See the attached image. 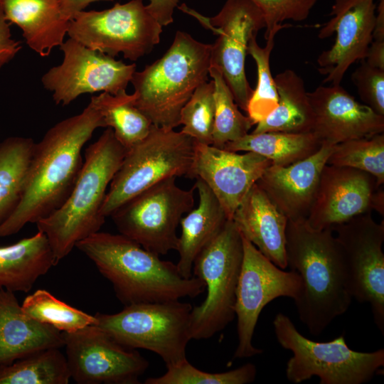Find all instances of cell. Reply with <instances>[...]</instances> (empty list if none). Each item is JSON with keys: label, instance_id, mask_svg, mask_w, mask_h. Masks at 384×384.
Instances as JSON below:
<instances>
[{"label": "cell", "instance_id": "cell-8", "mask_svg": "<svg viewBox=\"0 0 384 384\" xmlns=\"http://www.w3.org/2000/svg\"><path fill=\"white\" fill-rule=\"evenodd\" d=\"M195 141L189 136L152 124L148 134L126 150L101 208L110 217L125 202L157 183L188 176L194 156Z\"/></svg>", "mask_w": 384, "mask_h": 384}, {"label": "cell", "instance_id": "cell-43", "mask_svg": "<svg viewBox=\"0 0 384 384\" xmlns=\"http://www.w3.org/2000/svg\"><path fill=\"white\" fill-rule=\"evenodd\" d=\"M363 60L370 66L384 70V41L373 40Z\"/></svg>", "mask_w": 384, "mask_h": 384}, {"label": "cell", "instance_id": "cell-39", "mask_svg": "<svg viewBox=\"0 0 384 384\" xmlns=\"http://www.w3.org/2000/svg\"><path fill=\"white\" fill-rule=\"evenodd\" d=\"M351 79L365 105L384 116V70L362 60L352 73Z\"/></svg>", "mask_w": 384, "mask_h": 384}, {"label": "cell", "instance_id": "cell-35", "mask_svg": "<svg viewBox=\"0 0 384 384\" xmlns=\"http://www.w3.org/2000/svg\"><path fill=\"white\" fill-rule=\"evenodd\" d=\"M326 164L367 172L382 186L384 183V134L335 144Z\"/></svg>", "mask_w": 384, "mask_h": 384}, {"label": "cell", "instance_id": "cell-19", "mask_svg": "<svg viewBox=\"0 0 384 384\" xmlns=\"http://www.w3.org/2000/svg\"><path fill=\"white\" fill-rule=\"evenodd\" d=\"M380 186L370 174L326 164L306 220L312 228L321 230L370 213L374 193Z\"/></svg>", "mask_w": 384, "mask_h": 384}, {"label": "cell", "instance_id": "cell-27", "mask_svg": "<svg viewBox=\"0 0 384 384\" xmlns=\"http://www.w3.org/2000/svg\"><path fill=\"white\" fill-rule=\"evenodd\" d=\"M274 80L278 105L267 118L256 124L251 133L313 132L314 113L303 79L294 70L287 69L276 75Z\"/></svg>", "mask_w": 384, "mask_h": 384}, {"label": "cell", "instance_id": "cell-13", "mask_svg": "<svg viewBox=\"0 0 384 384\" xmlns=\"http://www.w3.org/2000/svg\"><path fill=\"white\" fill-rule=\"evenodd\" d=\"M243 257L235 293L238 345L234 359L262 353L252 344L259 316L264 307L276 298L296 299L301 288L299 275L285 271L264 256L242 236Z\"/></svg>", "mask_w": 384, "mask_h": 384}, {"label": "cell", "instance_id": "cell-42", "mask_svg": "<svg viewBox=\"0 0 384 384\" xmlns=\"http://www.w3.org/2000/svg\"><path fill=\"white\" fill-rule=\"evenodd\" d=\"M99 1L114 0H58V2L63 17L67 21H70L77 14L84 11L89 4Z\"/></svg>", "mask_w": 384, "mask_h": 384}, {"label": "cell", "instance_id": "cell-10", "mask_svg": "<svg viewBox=\"0 0 384 384\" xmlns=\"http://www.w3.org/2000/svg\"><path fill=\"white\" fill-rule=\"evenodd\" d=\"M164 179L125 202L110 216L119 233L158 255L176 250L177 228L194 206V186L179 187Z\"/></svg>", "mask_w": 384, "mask_h": 384}, {"label": "cell", "instance_id": "cell-2", "mask_svg": "<svg viewBox=\"0 0 384 384\" xmlns=\"http://www.w3.org/2000/svg\"><path fill=\"white\" fill-rule=\"evenodd\" d=\"M286 255L287 267L301 279L294 300L299 318L311 334L318 336L352 301L341 247L331 228H314L306 218L288 220Z\"/></svg>", "mask_w": 384, "mask_h": 384}, {"label": "cell", "instance_id": "cell-32", "mask_svg": "<svg viewBox=\"0 0 384 384\" xmlns=\"http://www.w3.org/2000/svg\"><path fill=\"white\" fill-rule=\"evenodd\" d=\"M209 75L214 84L215 117L212 145L223 149L247 134L253 124L238 109L221 73L210 66Z\"/></svg>", "mask_w": 384, "mask_h": 384}, {"label": "cell", "instance_id": "cell-24", "mask_svg": "<svg viewBox=\"0 0 384 384\" xmlns=\"http://www.w3.org/2000/svg\"><path fill=\"white\" fill-rule=\"evenodd\" d=\"M0 5L6 21L21 29L26 44L41 57L64 42L70 21L58 0H0Z\"/></svg>", "mask_w": 384, "mask_h": 384}, {"label": "cell", "instance_id": "cell-18", "mask_svg": "<svg viewBox=\"0 0 384 384\" xmlns=\"http://www.w3.org/2000/svg\"><path fill=\"white\" fill-rule=\"evenodd\" d=\"M239 154L195 142L193 160L187 177L200 178L214 193L228 219L244 197L272 164L252 151Z\"/></svg>", "mask_w": 384, "mask_h": 384}, {"label": "cell", "instance_id": "cell-38", "mask_svg": "<svg viewBox=\"0 0 384 384\" xmlns=\"http://www.w3.org/2000/svg\"><path fill=\"white\" fill-rule=\"evenodd\" d=\"M262 12L265 22V38L272 31H279L287 20H306L318 0H250Z\"/></svg>", "mask_w": 384, "mask_h": 384}, {"label": "cell", "instance_id": "cell-1", "mask_svg": "<svg viewBox=\"0 0 384 384\" xmlns=\"http://www.w3.org/2000/svg\"><path fill=\"white\" fill-rule=\"evenodd\" d=\"M99 127L105 124L90 100L82 112L58 122L35 144L21 201L0 225V238L36 223L63 205L82 166V149Z\"/></svg>", "mask_w": 384, "mask_h": 384}, {"label": "cell", "instance_id": "cell-45", "mask_svg": "<svg viewBox=\"0 0 384 384\" xmlns=\"http://www.w3.org/2000/svg\"><path fill=\"white\" fill-rule=\"evenodd\" d=\"M373 210H375L380 215L384 214V192L380 186L375 192L373 198Z\"/></svg>", "mask_w": 384, "mask_h": 384}, {"label": "cell", "instance_id": "cell-30", "mask_svg": "<svg viewBox=\"0 0 384 384\" xmlns=\"http://www.w3.org/2000/svg\"><path fill=\"white\" fill-rule=\"evenodd\" d=\"M135 95L126 90L116 95L102 92L91 97L105 127L111 128L119 143L129 149L149 132L152 123L134 105Z\"/></svg>", "mask_w": 384, "mask_h": 384}, {"label": "cell", "instance_id": "cell-11", "mask_svg": "<svg viewBox=\"0 0 384 384\" xmlns=\"http://www.w3.org/2000/svg\"><path fill=\"white\" fill-rule=\"evenodd\" d=\"M162 26L143 0L115 4L102 11H82L68 24L70 38L112 57L122 53L136 61L149 54L160 41Z\"/></svg>", "mask_w": 384, "mask_h": 384}, {"label": "cell", "instance_id": "cell-36", "mask_svg": "<svg viewBox=\"0 0 384 384\" xmlns=\"http://www.w3.org/2000/svg\"><path fill=\"white\" fill-rule=\"evenodd\" d=\"M163 375L149 378L145 384H247L256 378L255 365L247 363L234 370L222 373H208L196 368L186 359L166 367Z\"/></svg>", "mask_w": 384, "mask_h": 384}, {"label": "cell", "instance_id": "cell-5", "mask_svg": "<svg viewBox=\"0 0 384 384\" xmlns=\"http://www.w3.org/2000/svg\"><path fill=\"white\" fill-rule=\"evenodd\" d=\"M210 48L211 44L178 31L161 58L134 73V105L152 124L165 129L180 125L183 107L208 80Z\"/></svg>", "mask_w": 384, "mask_h": 384}, {"label": "cell", "instance_id": "cell-26", "mask_svg": "<svg viewBox=\"0 0 384 384\" xmlns=\"http://www.w3.org/2000/svg\"><path fill=\"white\" fill-rule=\"evenodd\" d=\"M52 266H55L52 250L41 231L12 245L0 246V289L28 292Z\"/></svg>", "mask_w": 384, "mask_h": 384}, {"label": "cell", "instance_id": "cell-4", "mask_svg": "<svg viewBox=\"0 0 384 384\" xmlns=\"http://www.w3.org/2000/svg\"><path fill=\"white\" fill-rule=\"evenodd\" d=\"M126 149L107 127L85 151L78 179L69 196L56 210L36 224L44 233L56 265L77 242L100 231L105 218L101 215L107 188L118 171Z\"/></svg>", "mask_w": 384, "mask_h": 384}, {"label": "cell", "instance_id": "cell-21", "mask_svg": "<svg viewBox=\"0 0 384 384\" xmlns=\"http://www.w3.org/2000/svg\"><path fill=\"white\" fill-rule=\"evenodd\" d=\"M334 146L323 144L314 154L289 166L271 164L256 181L288 220L307 218Z\"/></svg>", "mask_w": 384, "mask_h": 384}, {"label": "cell", "instance_id": "cell-31", "mask_svg": "<svg viewBox=\"0 0 384 384\" xmlns=\"http://www.w3.org/2000/svg\"><path fill=\"white\" fill-rule=\"evenodd\" d=\"M66 356L58 348L42 349L0 366V384H68Z\"/></svg>", "mask_w": 384, "mask_h": 384}, {"label": "cell", "instance_id": "cell-16", "mask_svg": "<svg viewBox=\"0 0 384 384\" xmlns=\"http://www.w3.org/2000/svg\"><path fill=\"white\" fill-rule=\"evenodd\" d=\"M71 378L79 384H137L149 363L95 324L63 332Z\"/></svg>", "mask_w": 384, "mask_h": 384}, {"label": "cell", "instance_id": "cell-29", "mask_svg": "<svg viewBox=\"0 0 384 384\" xmlns=\"http://www.w3.org/2000/svg\"><path fill=\"white\" fill-rule=\"evenodd\" d=\"M35 142L10 137L0 142V225L18 206L24 189Z\"/></svg>", "mask_w": 384, "mask_h": 384}, {"label": "cell", "instance_id": "cell-3", "mask_svg": "<svg viewBox=\"0 0 384 384\" xmlns=\"http://www.w3.org/2000/svg\"><path fill=\"white\" fill-rule=\"evenodd\" d=\"M75 247L112 284L124 306L195 298L206 290L200 278L183 277L176 264L161 260L120 233L97 231L77 242Z\"/></svg>", "mask_w": 384, "mask_h": 384}, {"label": "cell", "instance_id": "cell-7", "mask_svg": "<svg viewBox=\"0 0 384 384\" xmlns=\"http://www.w3.org/2000/svg\"><path fill=\"white\" fill-rule=\"evenodd\" d=\"M192 305L179 300L136 303L115 314L97 312L95 325L120 344L157 354L166 367L187 359Z\"/></svg>", "mask_w": 384, "mask_h": 384}, {"label": "cell", "instance_id": "cell-37", "mask_svg": "<svg viewBox=\"0 0 384 384\" xmlns=\"http://www.w3.org/2000/svg\"><path fill=\"white\" fill-rule=\"evenodd\" d=\"M214 84L213 80L200 85L180 114L181 132L196 142L212 145L215 117Z\"/></svg>", "mask_w": 384, "mask_h": 384}, {"label": "cell", "instance_id": "cell-40", "mask_svg": "<svg viewBox=\"0 0 384 384\" xmlns=\"http://www.w3.org/2000/svg\"><path fill=\"white\" fill-rule=\"evenodd\" d=\"M10 24L0 5V68L10 62L21 49V41L11 38Z\"/></svg>", "mask_w": 384, "mask_h": 384}, {"label": "cell", "instance_id": "cell-28", "mask_svg": "<svg viewBox=\"0 0 384 384\" xmlns=\"http://www.w3.org/2000/svg\"><path fill=\"white\" fill-rule=\"evenodd\" d=\"M321 145L313 132H266L248 133L234 142L227 143L223 149L235 152H255L270 159L272 164L286 166L310 156Z\"/></svg>", "mask_w": 384, "mask_h": 384}, {"label": "cell", "instance_id": "cell-25", "mask_svg": "<svg viewBox=\"0 0 384 384\" xmlns=\"http://www.w3.org/2000/svg\"><path fill=\"white\" fill-rule=\"evenodd\" d=\"M194 187L198 194V204L184 215L180 222L176 263L179 273L185 278L193 276V262L201 251L222 230L228 217L218 200L200 178Z\"/></svg>", "mask_w": 384, "mask_h": 384}, {"label": "cell", "instance_id": "cell-34", "mask_svg": "<svg viewBox=\"0 0 384 384\" xmlns=\"http://www.w3.org/2000/svg\"><path fill=\"white\" fill-rule=\"evenodd\" d=\"M21 307L32 319L64 333L73 332L97 321L95 316L66 304L46 289H37L27 296Z\"/></svg>", "mask_w": 384, "mask_h": 384}, {"label": "cell", "instance_id": "cell-23", "mask_svg": "<svg viewBox=\"0 0 384 384\" xmlns=\"http://www.w3.org/2000/svg\"><path fill=\"white\" fill-rule=\"evenodd\" d=\"M62 347L63 332L30 317L14 292L0 289V366L42 349Z\"/></svg>", "mask_w": 384, "mask_h": 384}, {"label": "cell", "instance_id": "cell-22", "mask_svg": "<svg viewBox=\"0 0 384 384\" xmlns=\"http://www.w3.org/2000/svg\"><path fill=\"white\" fill-rule=\"evenodd\" d=\"M232 220L241 235L281 269L287 267L286 230L288 218L255 183Z\"/></svg>", "mask_w": 384, "mask_h": 384}, {"label": "cell", "instance_id": "cell-9", "mask_svg": "<svg viewBox=\"0 0 384 384\" xmlns=\"http://www.w3.org/2000/svg\"><path fill=\"white\" fill-rule=\"evenodd\" d=\"M243 257L242 238L232 219L196 256L193 275L206 285L204 301L192 308V339H207L235 317V293Z\"/></svg>", "mask_w": 384, "mask_h": 384}, {"label": "cell", "instance_id": "cell-6", "mask_svg": "<svg viewBox=\"0 0 384 384\" xmlns=\"http://www.w3.org/2000/svg\"><path fill=\"white\" fill-rule=\"evenodd\" d=\"M276 338L284 349L292 352L285 374L297 384L314 376L320 384H363L380 373L384 366V349L373 352L352 350L343 335L327 341H312L297 330L285 314L273 320Z\"/></svg>", "mask_w": 384, "mask_h": 384}, {"label": "cell", "instance_id": "cell-15", "mask_svg": "<svg viewBox=\"0 0 384 384\" xmlns=\"http://www.w3.org/2000/svg\"><path fill=\"white\" fill-rule=\"evenodd\" d=\"M59 47L63 53L62 63L50 68L41 78L42 85L52 92L56 105H68L86 93L116 95L126 90L136 71L135 63L117 60L71 38Z\"/></svg>", "mask_w": 384, "mask_h": 384}, {"label": "cell", "instance_id": "cell-33", "mask_svg": "<svg viewBox=\"0 0 384 384\" xmlns=\"http://www.w3.org/2000/svg\"><path fill=\"white\" fill-rule=\"evenodd\" d=\"M278 32L272 31L267 35L264 47L257 43V35L253 36L248 43L247 54L254 59L257 70V86L253 90L246 110L253 125L267 118L278 105V94L270 65L274 37Z\"/></svg>", "mask_w": 384, "mask_h": 384}, {"label": "cell", "instance_id": "cell-14", "mask_svg": "<svg viewBox=\"0 0 384 384\" xmlns=\"http://www.w3.org/2000/svg\"><path fill=\"white\" fill-rule=\"evenodd\" d=\"M341 247L347 288L352 299L370 305L375 324L384 334V223L370 213L332 228Z\"/></svg>", "mask_w": 384, "mask_h": 384}, {"label": "cell", "instance_id": "cell-12", "mask_svg": "<svg viewBox=\"0 0 384 384\" xmlns=\"http://www.w3.org/2000/svg\"><path fill=\"white\" fill-rule=\"evenodd\" d=\"M178 8L218 36L211 44L210 66L221 73L238 107L246 112L253 89L245 74V58L250 38L265 28L262 12L250 0H226L212 17L184 4Z\"/></svg>", "mask_w": 384, "mask_h": 384}, {"label": "cell", "instance_id": "cell-17", "mask_svg": "<svg viewBox=\"0 0 384 384\" xmlns=\"http://www.w3.org/2000/svg\"><path fill=\"white\" fill-rule=\"evenodd\" d=\"M376 4L375 0H334L331 18L319 31L324 39L336 33L333 46L317 58L324 82L340 85L349 67L365 59L373 41Z\"/></svg>", "mask_w": 384, "mask_h": 384}, {"label": "cell", "instance_id": "cell-20", "mask_svg": "<svg viewBox=\"0 0 384 384\" xmlns=\"http://www.w3.org/2000/svg\"><path fill=\"white\" fill-rule=\"evenodd\" d=\"M308 96L314 113L313 132L321 144L335 145L384 132V116L359 103L341 85H320Z\"/></svg>", "mask_w": 384, "mask_h": 384}, {"label": "cell", "instance_id": "cell-41", "mask_svg": "<svg viewBox=\"0 0 384 384\" xmlns=\"http://www.w3.org/2000/svg\"><path fill=\"white\" fill-rule=\"evenodd\" d=\"M146 5L152 16L163 27L174 21L173 14L180 0H149Z\"/></svg>", "mask_w": 384, "mask_h": 384}, {"label": "cell", "instance_id": "cell-44", "mask_svg": "<svg viewBox=\"0 0 384 384\" xmlns=\"http://www.w3.org/2000/svg\"><path fill=\"white\" fill-rule=\"evenodd\" d=\"M373 40L384 41V0H378L376 6Z\"/></svg>", "mask_w": 384, "mask_h": 384}]
</instances>
